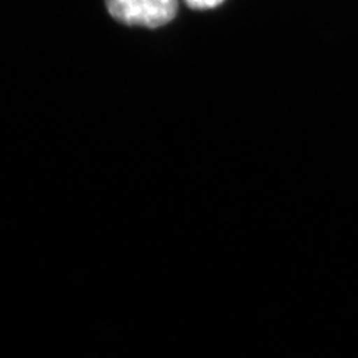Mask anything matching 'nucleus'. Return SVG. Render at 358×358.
I'll use <instances>...</instances> for the list:
<instances>
[{
  "mask_svg": "<svg viewBox=\"0 0 358 358\" xmlns=\"http://www.w3.org/2000/svg\"><path fill=\"white\" fill-rule=\"evenodd\" d=\"M110 15L130 26L159 27L176 15L178 0H106Z\"/></svg>",
  "mask_w": 358,
  "mask_h": 358,
  "instance_id": "nucleus-1",
  "label": "nucleus"
},
{
  "mask_svg": "<svg viewBox=\"0 0 358 358\" xmlns=\"http://www.w3.org/2000/svg\"><path fill=\"white\" fill-rule=\"evenodd\" d=\"M185 2L194 9H210L218 6L222 0H185Z\"/></svg>",
  "mask_w": 358,
  "mask_h": 358,
  "instance_id": "nucleus-2",
  "label": "nucleus"
}]
</instances>
